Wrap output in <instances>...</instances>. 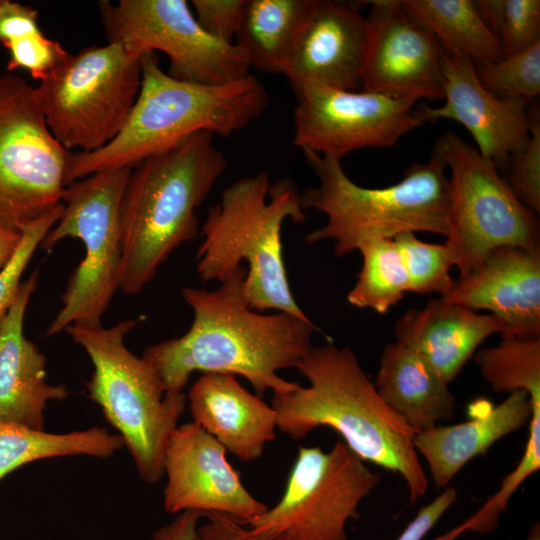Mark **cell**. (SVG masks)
Returning a JSON list of instances; mask_svg holds the SVG:
<instances>
[{
	"instance_id": "cell-34",
	"label": "cell",
	"mask_w": 540,
	"mask_h": 540,
	"mask_svg": "<svg viewBox=\"0 0 540 540\" xmlns=\"http://www.w3.org/2000/svg\"><path fill=\"white\" fill-rule=\"evenodd\" d=\"M63 207L61 202L25 226L21 231V240L13 257L0 270V325L17 294L21 284V277L35 250L40 246L45 235L60 219Z\"/></svg>"
},
{
	"instance_id": "cell-26",
	"label": "cell",
	"mask_w": 540,
	"mask_h": 540,
	"mask_svg": "<svg viewBox=\"0 0 540 540\" xmlns=\"http://www.w3.org/2000/svg\"><path fill=\"white\" fill-rule=\"evenodd\" d=\"M122 447V438L104 427L55 434L0 422V480L40 459L74 455L108 458Z\"/></svg>"
},
{
	"instance_id": "cell-4",
	"label": "cell",
	"mask_w": 540,
	"mask_h": 540,
	"mask_svg": "<svg viewBox=\"0 0 540 540\" xmlns=\"http://www.w3.org/2000/svg\"><path fill=\"white\" fill-rule=\"evenodd\" d=\"M213 137L197 132L132 168L120 211L124 293H140L170 254L197 236L196 210L227 166Z\"/></svg>"
},
{
	"instance_id": "cell-12",
	"label": "cell",
	"mask_w": 540,
	"mask_h": 540,
	"mask_svg": "<svg viewBox=\"0 0 540 540\" xmlns=\"http://www.w3.org/2000/svg\"><path fill=\"white\" fill-rule=\"evenodd\" d=\"M70 153L51 134L36 87L0 74V222L22 231L60 204Z\"/></svg>"
},
{
	"instance_id": "cell-31",
	"label": "cell",
	"mask_w": 540,
	"mask_h": 540,
	"mask_svg": "<svg viewBox=\"0 0 540 540\" xmlns=\"http://www.w3.org/2000/svg\"><path fill=\"white\" fill-rule=\"evenodd\" d=\"M474 4L504 56L540 42L539 0H478Z\"/></svg>"
},
{
	"instance_id": "cell-41",
	"label": "cell",
	"mask_w": 540,
	"mask_h": 540,
	"mask_svg": "<svg viewBox=\"0 0 540 540\" xmlns=\"http://www.w3.org/2000/svg\"><path fill=\"white\" fill-rule=\"evenodd\" d=\"M205 514L199 511L179 513L170 523L160 527L152 540H197L198 527Z\"/></svg>"
},
{
	"instance_id": "cell-10",
	"label": "cell",
	"mask_w": 540,
	"mask_h": 540,
	"mask_svg": "<svg viewBox=\"0 0 540 540\" xmlns=\"http://www.w3.org/2000/svg\"><path fill=\"white\" fill-rule=\"evenodd\" d=\"M142 79L140 58L121 45L88 46L36 87L53 137L67 150L94 152L124 126Z\"/></svg>"
},
{
	"instance_id": "cell-16",
	"label": "cell",
	"mask_w": 540,
	"mask_h": 540,
	"mask_svg": "<svg viewBox=\"0 0 540 540\" xmlns=\"http://www.w3.org/2000/svg\"><path fill=\"white\" fill-rule=\"evenodd\" d=\"M227 450L195 422L178 426L164 459L167 478L163 494L166 512L222 513L241 523L265 512L268 506L244 486Z\"/></svg>"
},
{
	"instance_id": "cell-1",
	"label": "cell",
	"mask_w": 540,
	"mask_h": 540,
	"mask_svg": "<svg viewBox=\"0 0 540 540\" xmlns=\"http://www.w3.org/2000/svg\"><path fill=\"white\" fill-rule=\"evenodd\" d=\"M246 274L241 265L214 290L181 288L193 310L191 327L180 337L148 347L142 356L166 391H183L196 371L242 376L259 397L268 390L282 394L298 387L278 372L297 367L313 347L317 327L309 317L250 308L243 293Z\"/></svg>"
},
{
	"instance_id": "cell-29",
	"label": "cell",
	"mask_w": 540,
	"mask_h": 540,
	"mask_svg": "<svg viewBox=\"0 0 540 540\" xmlns=\"http://www.w3.org/2000/svg\"><path fill=\"white\" fill-rule=\"evenodd\" d=\"M475 362L493 392L526 391L540 401V337H502L495 346L476 352Z\"/></svg>"
},
{
	"instance_id": "cell-6",
	"label": "cell",
	"mask_w": 540,
	"mask_h": 540,
	"mask_svg": "<svg viewBox=\"0 0 540 540\" xmlns=\"http://www.w3.org/2000/svg\"><path fill=\"white\" fill-rule=\"evenodd\" d=\"M302 152L318 179L301 192L302 207L326 216V223L306 236L307 244L332 241L335 255L343 257L369 239H393L404 232L446 236L449 176L433 150L426 163L410 165L399 182L383 188L357 185L338 159Z\"/></svg>"
},
{
	"instance_id": "cell-40",
	"label": "cell",
	"mask_w": 540,
	"mask_h": 540,
	"mask_svg": "<svg viewBox=\"0 0 540 540\" xmlns=\"http://www.w3.org/2000/svg\"><path fill=\"white\" fill-rule=\"evenodd\" d=\"M204 518L205 522L198 527L197 540H268L231 516L208 513Z\"/></svg>"
},
{
	"instance_id": "cell-24",
	"label": "cell",
	"mask_w": 540,
	"mask_h": 540,
	"mask_svg": "<svg viewBox=\"0 0 540 540\" xmlns=\"http://www.w3.org/2000/svg\"><path fill=\"white\" fill-rule=\"evenodd\" d=\"M384 403L414 432L447 421L456 411V398L432 365L399 341L386 344L374 381Z\"/></svg>"
},
{
	"instance_id": "cell-27",
	"label": "cell",
	"mask_w": 540,
	"mask_h": 540,
	"mask_svg": "<svg viewBox=\"0 0 540 540\" xmlns=\"http://www.w3.org/2000/svg\"><path fill=\"white\" fill-rule=\"evenodd\" d=\"M406 8L426 25L445 54L469 58L475 66L504 57L495 35L471 0H403Z\"/></svg>"
},
{
	"instance_id": "cell-37",
	"label": "cell",
	"mask_w": 540,
	"mask_h": 540,
	"mask_svg": "<svg viewBox=\"0 0 540 540\" xmlns=\"http://www.w3.org/2000/svg\"><path fill=\"white\" fill-rule=\"evenodd\" d=\"M246 0H192L195 18L212 37L234 43Z\"/></svg>"
},
{
	"instance_id": "cell-25",
	"label": "cell",
	"mask_w": 540,
	"mask_h": 540,
	"mask_svg": "<svg viewBox=\"0 0 540 540\" xmlns=\"http://www.w3.org/2000/svg\"><path fill=\"white\" fill-rule=\"evenodd\" d=\"M318 0H246L234 44L250 68L285 74Z\"/></svg>"
},
{
	"instance_id": "cell-15",
	"label": "cell",
	"mask_w": 540,
	"mask_h": 540,
	"mask_svg": "<svg viewBox=\"0 0 540 540\" xmlns=\"http://www.w3.org/2000/svg\"><path fill=\"white\" fill-rule=\"evenodd\" d=\"M368 3L370 44L363 91L415 101L443 99L444 51L435 35L403 1Z\"/></svg>"
},
{
	"instance_id": "cell-14",
	"label": "cell",
	"mask_w": 540,
	"mask_h": 540,
	"mask_svg": "<svg viewBox=\"0 0 540 540\" xmlns=\"http://www.w3.org/2000/svg\"><path fill=\"white\" fill-rule=\"evenodd\" d=\"M294 91V144L340 161L357 149L392 147L427 122L412 99L316 83Z\"/></svg>"
},
{
	"instance_id": "cell-21",
	"label": "cell",
	"mask_w": 540,
	"mask_h": 540,
	"mask_svg": "<svg viewBox=\"0 0 540 540\" xmlns=\"http://www.w3.org/2000/svg\"><path fill=\"white\" fill-rule=\"evenodd\" d=\"M469 419L456 424H438L416 433L413 444L428 466L436 488H446L472 459L500 439L529 424L532 401L526 391L510 393L501 403L478 398L468 406Z\"/></svg>"
},
{
	"instance_id": "cell-7",
	"label": "cell",
	"mask_w": 540,
	"mask_h": 540,
	"mask_svg": "<svg viewBox=\"0 0 540 540\" xmlns=\"http://www.w3.org/2000/svg\"><path fill=\"white\" fill-rule=\"evenodd\" d=\"M135 325L128 319L109 328L69 325L65 331L92 362L89 397L119 432L140 477L156 484L164 476L166 449L187 396L166 391L152 365L126 347L125 336Z\"/></svg>"
},
{
	"instance_id": "cell-9",
	"label": "cell",
	"mask_w": 540,
	"mask_h": 540,
	"mask_svg": "<svg viewBox=\"0 0 540 540\" xmlns=\"http://www.w3.org/2000/svg\"><path fill=\"white\" fill-rule=\"evenodd\" d=\"M433 151L451 172L444 243L458 278L497 247L540 249L538 214L519 200L491 159L451 130L436 140Z\"/></svg>"
},
{
	"instance_id": "cell-43",
	"label": "cell",
	"mask_w": 540,
	"mask_h": 540,
	"mask_svg": "<svg viewBox=\"0 0 540 540\" xmlns=\"http://www.w3.org/2000/svg\"><path fill=\"white\" fill-rule=\"evenodd\" d=\"M525 540H540V525L536 522L529 530Z\"/></svg>"
},
{
	"instance_id": "cell-23",
	"label": "cell",
	"mask_w": 540,
	"mask_h": 540,
	"mask_svg": "<svg viewBox=\"0 0 540 540\" xmlns=\"http://www.w3.org/2000/svg\"><path fill=\"white\" fill-rule=\"evenodd\" d=\"M508 327L493 314L433 298L423 308H410L396 321V341L422 355L450 384L488 337L508 335Z\"/></svg>"
},
{
	"instance_id": "cell-5",
	"label": "cell",
	"mask_w": 540,
	"mask_h": 540,
	"mask_svg": "<svg viewBox=\"0 0 540 540\" xmlns=\"http://www.w3.org/2000/svg\"><path fill=\"white\" fill-rule=\"evenodd\" d=\"M300 194L294 180L271 184L264 171L227 186L201 227L196 254L200 279L221 283L246 262L243 293L250 308L308 318L292 295L281 240L286 220L306 219Z\"/></svg>"
},
{
	"instance_id": "cell-32",
	"label": "cell",
	"mask_w": 540,
	"mask_h": 540,
	"mask_svg": "<svg viewBox=\"0 0 540 540\" xmlns=\"http://www.w3.org/2000/svg\"><path fill=\"white\" fill-rule=\"evenodd\" d=\"M408 273L410 292L416 294L438 293L444 296L454 279L450 251L445 243H428L413 232H404L393 238Z\"/></svg>"
},
{
	"instance_id": "cell-18",
	"label": "cell",
	"mask_w": 540,
	"mask_h": 540,
	"mask_svg": "<svg viewBox=\"0 0 540 540\" xmlns=\"http://www.w3.org/2000/svg\"><path fill=\"white\" fill-rule=\"evenodd\" d=\"M360 3L318 0L284 74L293 89L306 83L355 91L362 84L370 26Z\"/></svg>"
},
{
	"instance_id": "cell-20",
	"label": "cell",
	"mask_w": 540,
	"mask_h": 540,
	"mask_svg": "<svg viewBox=\"0 0 540 540\" xmlns=\"http://www.w3.org/2000/svg\"><path fill=\"white\" fill-rule=\"evenodd\" d=\"M38 271L21 282L0 325V422L44 430L48 402L67 397L65 385L46 381V357L24 335V318Z\"/></svg>"
},
{
	"instance_id": "cell-8",
	"label": "cell",
	"mask_w": 540,
	"mask_h": 540,
	"mask_svg": "<svg viewBox=\"0 0 540 540\" xmlns=\"http://www.w3.org/2000/svg\"><path fill=\"white\" fill-rule=\"evenodd\" d=\"M131 170L99 171L64 187L62 215L39 248L50 251L64 238H77L85 247V255L68 279L48 336L65 331L69 325H102V317L120 286V211Z\"/></svg>"
},
{
	"instance_id": "cell-36",
	"label": "cell",
	"mask_w": 540,
	"mask_h": 540,
	"mask_svg": "<svg viewBox=\"0 0 540 540\" xmlns=\"http://www.w3.org/2000/svg\"><path fill=\"white\" fill-rule=\"evenodd\" d=\"M4 46L10 52L7 70L25 69L39 81L70 56L61 43L49 39L41 30L15 38Z\"/></svg>"
},
{
	"instance_id": "cell-22",
	"label": "cell",
	"mask_w": 540,
	"mask_h": 540,
	"mask_svg": "<svg viewBox=\"0 0 540 540\" xmlns=\"http://www.w3.org/2000/svg\"><path fill=\"white\" fill-rule=\"evenodd\" d=\"M187 402L193 422L241 461L257 460L276 438L275 409L234 375L203 373L191 386Z\"/></svg>"
},
{
	"instance_id": "cell-17",
	"label": "cell",
	"mask_w": 540,
	"mask_h": 540,
	"mask_svg": "<svg viewBox=\"0 0 540 540\" xmlns=\"http://www.w3.org/2000/svg\"><path fill=\"white\" fill-rule=\"evenodd\" d=\"M444 100L437 108L421 107L427 122L450 119L464 126L478 151L496 167L507 166L530 138L527 101L500 98L480 83L475 64L459 54L443 55Z\"/></svg>"
},
{
	"instance_id": "cell-2",
	"label": "cell",
	"mask_w": 540,
	"mask_h": 540,
	"mask_svg": "<svg viewBox=\"0 0 540 540\" xmlns=\"http://www.w3.org/2000/svg\"><path fill=\"white\" fill-rule=\"evenodd\" d=\"M296 369L308 385L273 394L271 402L282 434L300 440L329 427L364 462L401 476L411 502L426 494L415 432L384 403L351 349L332 342L312 347Z\"/></svg>"
},
{
	"instance_id": "cell-42",
	"label": "cell",
	"mask_w": 540,
	"mask_h": 540,
	"mask_svg": "<svg viewBox=\"0 0 540 540\" xmlns=\"http://www.w3.org/2000/svg\"><path fill=\"white\" fill-rule=\"evenodd\" d=\"M21 231L0 222V270L13 257L21 240Z\"/></svg>"
},
{
	"instance_id": "cell-33",
	"label": "cell",
	"mask_w": 540,
	"mask_h": 540,
	"mask_svg": "<svg viewBox=\"0 0 540 540\" xmlns=\"http://www.w3.org/2000/svg\"><path fill=\"white\" fill-rule=\"evenodd\" d=\"M475 67L480 83L497 97L528 101L540 94V42Z\"/></svg>"
},
{
	"instance_id": "cell-39",
	"label": "cell",
	"mask_w": 540,
	"mask_h": 540,
	"mask_svg": "<svg viewBox=\"0 0 540 540\" xmlns=\"http://www.w3.org/2000/svg\"><path fill=\"white\" fill-rule=\"evenodd\" d=\"M40 30L38 11L10 0H0V44Z\"/></svg>"
},
{
	"instance_id": "cell-35",
	"label": "cell",
	"mask_w": 540,
	"mask_h": 540,
	"mask_svg": "<svg viewBox=\"0 0 540 540\" xmlns=\"http://www.w3.org/2000/svg\"><path fill=\"white\" fill-rule=\"evenodd\" d=\"M530 138L523 150L513 155L505 180L519 200L534 213H540V114L532 109Z\"/></svg>"
},
{
	"instance_id": "cell-28",
	"label": "cell",
	"mask_w": 540,
	"mask_h": 540,
	"mask_svg": "<svg viewBox=\"0 0 540 540\" xmlns=\"http://www.w3.org/2000/svg\"><path fill=\"white\" fill-rule=\"evenodd\" d=\"M357 251L362 256V267L347 300L357 308L385 314L410 292L401 255L393 239L387 238L366 240Z\"/></svg>"
},
{
	"instance_id": "cell-13",
	"label": "cell",
	"mask_w": 540,
	"mask_h": 540,
	"mask_svg": "<svg viewBox=\"0 0 540 540\" xmlns=\"http://www.w3.org/2000/svg\"><path fill=\"white\" fill-rule=\"evenodd\" d=\"M97 6L108 43L139 58L164 52L176 80L223 85L250 75L240 49L204 31L186 0H101Z\"/></svg>"
},
{
	"instance_id": "cell-38",
	"label": "cell",
	"mask_w": 540,
	"mask_h": 540,
	"mask_svg": "<svg viewBox=\"0 0 540 540\" xmlns=\"http://www.w3.org/2000/svg\"><path fill=\"white\" fill-rule=\"evenodd\" d=\"M458 494L448 486L427 505L421 507L396 540H422L455 503Z\"/></svg>"
},
{
	"instance_id": "cell-11",
	"label": "cell",
	"mask_w": 540,
	"mask_h": 540,
	"mask_svg": "<svg viewBox=\"0 0 540 540\" xmlns=\"http://www.w3.org/2000/svg\"><path fill=\"white\" fill-rule=\"evenodd\" d=\"M380 479L342 440L328 451L300 446L280 500L243 524L268 540H347Z\"/></svg>"
},
{
	"instance_id": "cell-30",
	"label": "cell",
	"mask_w": 540,
	"mask_h": 540,
	"mask_svg": "<svg viewBox=\"0 0 540 540\" xmlns=\"http://www.w3.org/2000/svg\"><path fill=\"white\" fill-rule=\"evenodd\" d=\"M524 452L507 474L498 490L468 519L433 540H456L464 532L490 533L499 525L500 515L506 511L510 498L517 489L540 469V401H532V415Z\"/></svg>"
},
{
	"instance_id": "cell-3",
	"label": "cell",
	"mask_w": 540,
	"mask_h": 540,
	"mask_svg": "<svg viewBox=\"0 0 540 540\" xmlns=\"http://www.w3.org/2000/svg\"><path fill=\"white\" fill-rule=\"evenodd\" d=\"M140 64V90L124 126L101 149L70 153L65 186L99 171L134 168L200 131L229 136L259 118L269 103L265 87L251 74L199 85L169 76L155 53L143 54Z\"/></svg>"
},
{
	"instance_id": "cell-19",
	"label": "cell",
	"mask_w": 540,
	"mask_h": 540,
	"mask_svg": "<svg viewBox=\"0 0 540 540\" xmlns=\"http://www.w3.org/2000/svg\"><path fill=\"white\" fill-rule=\"evenodd\" d=\"M441 298L490 311L508 327L505 337H540V249L497 247Z\"/></svg>"
}]
</instances>
